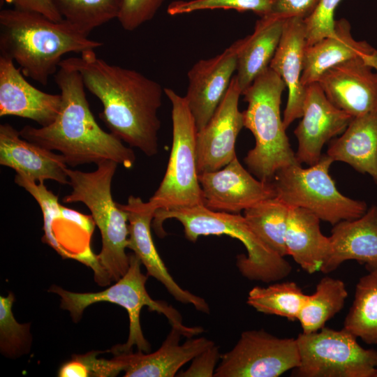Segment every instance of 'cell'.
Segmentation results:
<instances>
[{"label": "cell", "mask_w": 377, "mask_h": 377, "mask_svg": "<svg viewBox=\"0 0 377 377\" xmlns=\"http://www.w3.org/2000/svg\"><path fill=\"white\" fill-rule=\"evenodd\" d=\"M235 42L222 53L196 62L188 72L186 96L197 131L209 121L223 98L237 69Z\"/></svg>", "instance_id": "obj_17"}, {"label": "cell", "mask_w": 377, "mask_h": 377, "mask_svg": "<svg viewBox=\"0 0 377 377\" xmlns=\"http://www.w3.org/2000/svg\"><path fill=\"white\" fill-rule=\"evenodd\" d=\"M77 70L85 89L101 103L100 117L110 133L147 156L158 153V110L164 89L141 73L111 64L95 50L63 59Z\"/></svg>", "instance_id": "obj_1"}, {"label": "cell", "mask_w": 377, "mask_h": 377, "mask_svg": "<svg viewBox=\"0 0 377 377\" xmlns=\"http://www.w3.org/2000/svg\"><path fill=\"white\" fill-rule=\"evenodd\" d=\"M54 80L62 98L57 117L46 126H24L20 131L21 136L59 151L71 167L113 161L131 168L135 161L133 150L99 126L90 110L80 73L62 60Z\"/></svg>", "instance_id": "obj_2"}, {"label": "cell", "mask_w": 377, "mask_h": 377, "mask_svg": "<svg viewBox=\"0 0 377 377\" xmlns=\"http://www.w3.org/2000/svg\"><path fill=\"white\" fill-rule=\"evenodd\" d=\"M198 179L204 206L213 211L239 214L276 197L273 182L254 178L237 156L220 170L199 174Z\"/></svg>", "instance_id": "obj_12"}, {"label": "cell", "mask_w": 377, "mask_h": 377, "mask_svg": "<svg viewBox=\"0 0 377 377\" xmlns=\"http://www.w3.org/2000/svg\"><path fill=\"white\" fill-rule=\"evenodd\" d=\"M119 205L128 215L127 248L131 249L140 258L147 269V275L161 282L177 301L192 304L196 310L209 313L210 308L206 300L183 289L169 273L158 254L150 228L155 208L149 202H143L140 198L133 195L128 197L126 204Z\"/></svg>", "instance_id": "obj_15"}, {"label": "cell", "mask_w": 377, "mask_h": 377, "mask_svg": "<svg viewBox=\"0 0 377 377\" xmlns=\"http://www.w3.org/2000/svg\"><path fill=\"white\" fill-rule=\"evenodd\" d=\"M63 20L89 36L95 28L117 19L122 0H52Z\"/></svg>", "instance_id": "obj_31"}, {"label": "cell", "mask_w": 377, "mask_h": 377, "mask_svg": "<svg viewBox=\"0 0 377 377\" xmlns=\"http://www.w3.org/2000/svg\"><path fill=\"white\" fill-rule=\"evenodd\" d=\"M357 58L365 59L377 68V50L365 40H356L346 19L335 20L330 36L306 47L301 82L306 87L317 82L329 68Z\"/></svg>", "instance_id": "obj_21"}, {"label": "cell", "mask_w": 377, "mask_h": 377, "mask_svg": "<svg viewBox=\"0 0 377 377\" xmlns=\"http://www.w3.org/2000/svg\"><path fill=\"white\" fill-rule=\"evenodd\" d=\"M14 63L0 55V117L16 116L33 120L42 127L50 125L60 111L61 95L34 87Z\"/></svg>", "instance_id": "obj_18"}, {"label": "cell", "mask_w": 377, "mask_h": 377, "mask_svg": "<svg viewBox=\"0 0 377 377\" xmlns=\"http://www.w3.org/2000/svg\"><path fill=\"white\" fill-rule=\"evenodd\" d=\"M376 377H377V373H376Z\"/></svg>", "instance_id": "obj_40"}, {"label": "cell", "mask_w": 377, "mask_h": 377, "mask_svg": "<svg viewBox=\"0 0 377 377\" xmlns=\"http://www.w3.org/2000/svg\"><path fill=\"white\" fill-rule=\"evenodd\" d=\"M119 164L105 161L92 172L67 168L72 191L63 198L65 203L82 202L89 209L102 238V249L96 256L99 272L95 277L100 286L117 281L129 267L126 253L128 241L126 212L115 202L111 193L112 180Z\"/></svg>", "instance_id": "obj_4"}, {"label": "cell", "mask_w": 377, "mask_h": 377, "mask_svg": "<svg viewBox=\"0 0 377 377\" xmlns=\"http://www.w3.org/2000/svg\"><path fill=\"white\" fill-rule=\"evenodd\" d=\"M320 0H272L269 15L306 19L316 9Z\"/></svg>", "instance_id": "obj_36"}, {"label": "cell", "mask_w": 377, "mask_h": 377, "mask_svg": "<svg viewBox=\"0 0 377 377\" xmlns=\"http://www.w3.org/2000/svg\"><path fill=\"white\" fill-rule=\"evenodd\" d=\"M299 364L296 339L279 338L264 330H246L221 355L214 376L279 377Z\"/></svg>", "instance_id": "obj_11"}, {"label": "cell", "mask_w": 377, "mask_h": 377, "mask_svg": "<svg viewBox=\"0 0 377 377\" xmlns=\"http://www.w3.org/2000/svg\"><path fill=\"white\" fill-rule=\"evenodd\" d=\"M286 19L269 15L260 17L253 34L235 41L237 64L235 77L242 93L269 66Z\"/></svg>", "instance_id": "obj_25"}, {"label": "cell", "mask_w": 377, "mask_h": 377, "mask_svg": "<svg viewBox=\"0 0 377 377\" xmlns=\"http://www.w3.org/2000/svg\"><path fill=\"white\" fill-rule=\"evenodd\" d=\"M102 45L64 20L54 21L15 8L0 11V55L11 59L24 76L42 85L57 73L64 55Z\"/></svg>", "instance_id": "obj_3"}, {"label": "cell", "mask_w": 377, "mask_h": 377, "mask_svg": "<svg viewBox=\"0 0 377 377\" xmlns=\"http://www.w3.org/2000/svg\"><path fill=\"white\" fill-rule=\"evenodd\" d=\"M290 207L277 197L245 209L244 217L258 237L273 251L288 256L286 232Z\"/></svg>", "instance_id": "obj_27"}, {"label": "cell", "mask_w": 377, "mask_h": 377, "mask_svg": "<svg viewBox=\"0 0 377 377\" xmlns=\"http://www.w3.org/2000/svg\"><path fill=\"white\" fill-rule=\"evenodd\" d=\"M308 295L293 281L255 286L249 292L246 303L260 313L289 320H298Z\"/></svg>", "instance_id": "obj_30"}, {"label": "cell", "mask_w": 377, "mask_h": 377, "mask_svg": "<svg viewBox=\"0 0 377 377\" xmlns=\"http://www.w3.org/2000/svg\"><path fill=\"white\" fill-rule=\"evenodd\" d=\"M320 221L309 210L290 207L286 232L288 256L309 274L320 271L331 253L330 237L322 233Z\"/></svg>", "instance_id": "obj_26"}, {"label": "cell", "mask_w": 377, "mask_h": 377, "mask_svg": "<svg viewBox=\"0 0 377 377\" xmlns=\"http://www.w3.org/2000/svg\"><path fill=\"white\" fill-rule=\"evenodd\" d=\"M164 93L172 105V144L167 169L149 202L158 209L204 205L196 158L197 128L185 97L170 88Z\"/></svg>", "instance_id": "obj_9"}, {"label": "cell", "mask_w": 377, "mask_h": 377, "mask_svg": "<svg viewBox=\"0 0 377 377\" xmlns=\"http://www.w3.org/2000/svg\"><path fill=\"white\" fill-rule=\"evenodd\" d=\"M355 286L343 328L370 345H377V269L368 271Z\"/></svg>", "instance_id": "obj_29"}, {"label": "cell", "mask_w": 377, "mask_h": 377, "mask_svg": "<svg viewBox=\"0 0 377 377\" xmlns=\"http://www.w3.org/2000/svg\"><path fill=\"white\" fill-rule=\"evenodd\" d=\"M58 376L60 377H87L89 376V372L80 355H75L70 361L62 364L59 370Z\"/></svg>", "instance_id": "obj_39"}, {"label": "cell", "mask_w": 377, "mask_h": 377, "mask_svg": "<svg viewBox=\"0 0 377 377\" xmlns=\"http://www.w3.org/2000/svg\"><path fill=\"white\" fill-rule=\"evenodd\" d=\"M302 120L294 131L298 142L295 156L300 164H316L323 146L341 135L354 118L336 107L318 82L306 85Z\"/></svg>", "instance_id": "obj_13"}, {"label": "cell", "mask_w": 377, "mask_h": 377, "mask_svg": "<svg viewBox=\"0 0 377 377\" xmlns=\"http://www.w3.org/2000/svg\"><path fill=\"white\" fill-rule=\"evenodd\" d=\"M326 154L368 174L377 184V110L354 117L339 137L330 141Z\"/></svg>", "instance_id": "obj_24"}, {"label": "cell", "mask_w": 377, "mask_h": 377, "mask_svg": "<svg viewBox=\"0 0 377 377\" xmlns=\"http://www.w3.org/2000/svg\"><path fill=\"white\" fill-rule=\"evenodd\" d=\"M286 87L281 77L268 67L242 95L248 106L243 111L244 127L255 138L244 162L249 171L264 182H272L276 172L299 163L286 133L280 106Z\"/></svg>", "instance_id": "obj_6"}, {"label": "cell", "mask_w": 377, "mask_h": 377, "mask_svg": "<svg viewBox=\"0 0 377 377\" xmlns=\"http://www.w3.org/2000/svg\"><path fill=\"white\" fill-rule=\"evenodd\" d=\"M14 295L0 297V348L3 354L16 357L27 353L31 343L29 324L18 323L12 313Z\"/></svg>", "instance_id": "obj_32"}, {"label": "cell", "mask_w": 377, "mask_h": 377, "mask_svg": "<svg viewBox=\"0 0 377 377\" xmlns=\"http://www.w3.org/2000/svg\"><path fill=\"white\" fill-rule=\"evenodd\" d=\"M317 82L336 107L353 117L377 110V68L364 59L337 64Z\"/></svg>", "instance_id": "obj_16"}, {"label": "cell", "mask_w": 377, "mask_h": 377, "mask_svg": "<svg viewBox=\"0 0 377 377\" xmlns=\"http://www.w3.org/2000/svg\"><path fill=\"white\" fill-rule=\"evenodd\" d=\"M341 0H320L315 11L304 19L306 46L330 36L334 31V12Z\"/></svg>", "instance_id": "obj_34"}, {"label": "cell", "mask_w": 377, "mask_h": 377, "mask_svg": "<svg viewBox=\"0 0 377 377\" xmlns=\"http://www.w3.org/2000/svg\"><path fill=\"white\" fill-rule=\"evenodd\" d=\"M129 267L126 274L108 288L98 293H78L67 291L53 285L50 292L58 294L61 298V307L68 310L75 322L82 316L83 311L89 305L101 302L117 304L124 307L129 318V334L127 341L110 350L113 354L132 351L133 346L138 350L149 353L151 346L145 338L140 322V314L143 306L149 311L164 315L171 327L179 330L182 336L191 338L204 332L201 327H188L184 325L179 312L164 301L153 300L148 294L145 283L148 275L141 272L140 258L133 253L129 254Z\"/></svg>", "instance_id": "obj_7"}, {"label": "cell", "mask_w": 377, "mask_h": 377, "mask_svg": "<svg viewBox=\"0 0 377 377\" xmlns=\"http://www.w3.org/2000/svg\"><path fill=\"white\" fill-rule=\"evenodd\" d=\"M0 164L37 183L68 184L64 157L23 138L9 124L0 125Z\"/></svg>", "instance_id": "obj_19"}, {"label": "cell", "mask_w": 377, "mask_h": 377, "mask_svg": "<svg viewBox=\"0 0 377 377\" xmlns=\"http://www.w3.org/2000/svg\"><path fill=\"white\" fill-rule=\"evenodd\" d=\"M333 162L325 154L306 168L297 163L280 169L272 180L276 197L290 207L309 210L333 226L362 216L368 209L367 203L338 191L329 172Z\"/></svg>", "instance_id": "obj_8"}, {"label": "cell", "mask_w": 377, "mask_h": 377, "mask_svg": "<svg viewBox=\"0 0 377 377\" xmlns=\"http://www.w3.org/2000/svg\"><path fill=\"white\" fill-rule=\"evenodd\" d=\"M330 239L331 253L323 273H330L350 260L364 265L368 271L377 269V205L357 219L335 224Z\"/></svg>", "instance_id": "obj_22"}, {"label": "cell", "mask_w": 377, "mask_h": 377, "mask_svg": "<svg viewBox=\"0 0 377 377\" xmlns=\"http://www.w3.org/2000/svg\"><path fill=\"white\" fill-rule=\"evenodd\" d=\"M306 47L304 19L286 18L279 45L269 66L281 77L288 90L283 118L286 129L302 115L306 87L301 82V77Z\"/></svg>", "instance_id": "obj_20"}, {"label": "cell", "mask_w": 377, "mask_h": 377, "mask_svg": "<svg viewBox=\"0 0 377 377\" xmlns=\"http://www.w3.org/2000/svg\"><path fill=\"white\" fill-rule=\"evenodd\" d=\"M181 332L172 327L160 348L154 353H125V377H173L182 366L214 343L204 337L188 338L179 344Z\"/></svg>", "instance_id": "obj_23"}, {"label": "cell", "mask_w": 377, "mask_h": 377, "mask_svg": "<svg viewBox=\"0 0 377 377\" xmlns=\"http://www.w3.org/2000/svg\"><path fill=\"white\" fill-rule=\"evenodd\" d=\"M242 91L233 76L230 86L208 123L196 135L198 175L221 169L233 160L236 139L244 127L242 112L239 110Z\"/></svg>", "instance_id": "obj_14"}, {"label": "cell", "mask_w": 377, "mask_h": 377, "mask_svg": "<svg viewBox=\"0 0 377 377\" xmlns=\"http://www.w3.org/2000/svg\"><path fill=\"white\" fill-rule=\"evenodd\" d=\"M221 356L219 347L214 344L195 357L190 367L186 370L178 372L177 376L212 377Z\"/></svg>", "instance_id": "obj_37"}, {"label": "cell", "mask_w": 377, "mask_h": 377, "mask_svg": "<svg viewBox=\"0 0 377 377\" xmlns=\"http://www.w3.org/2000/svg\"><path fill=\"white\" fill-rule=\"evenodd\" d=\"M14 8L40 13L54 21L63 18L57 12L52 0H4Z\"/></svg>", "instance_id": "obj_38"}, {"label": "cell", "mask_w": 377, "mask_h": 377, "mask_svg": "<svg viewBox=\"0 0 377 377\" xmlns=\"http://www.w3.org/2000/svg\"><path fill=\"white\" fill-rule=\"evenodd\" d=\"M272 0H191L175 1L169 4L170 15L189 13L206 9H233L239 12L252 11L260 17L269 13Z\"/></svg>", "instance_id": "obj_33"}, {"label": "cell", "mask_w": 377, "mask_h": 377, "mask_svg": "<svg viewBox=\"0 0 377 377\" xmlns=\"http://www.w3.org/2000/svg\"><path fill=\"white\" fill-rule=\"evenodd\" d=\"M348 297L344 282L325 276L316 285L315 292L307 295L298 320L303 333L315 332L343 307Z\"/></svg>", "instance_id": "obj_28"}, {"label": "cell", "mask_w": 377, "mask_h": 377, "mask_svg": "<svg viewBox=\"0 0 377 377\" xmlns=\"http://www.w3.org/2000/svg\"><path fill=\"white\" fill-rule=\"evenodd\" d=\"M296 341L300 364L292 376L376 377L377 350L362 347L344 328L324 327L315 332H302Z\"/></svg>", "instance_id": "obj_10"}, {"label": "cell", "mask_w": 377, "mask_h": 377, "mask_svg": "<svg viewBox=\"0 0 377 377\" xmlns=\"http://www.w3.org/2000/svg\"><path fill=\"white\" fill-rule=\"evenodd\" d=\"M174 219L184 227L186 238L195 242L200 236L227 235L240 241L247 255L237 256L241 274L250 281L271 283L287 277L291 265L267 246L251 228L244 216L211 210L204 205L155 212L153 226L157 235L165 236L163 223Z\"/></svg>", "instance_id": "obj_5"}, {"label": "cell", "mask_w": 377, "mask_h": 377, "mask_svg": "<svg viewBox=\"0 0 377 377\" xmlns=\"http://www.w3.org/2000/svg\"><path fill=\"white\" fill-rule=\"evenodd\" d=\"M165 0H122L117 20L122 28L133 31L151 20Z\"/></svg>", "instance_id": "obj_35"}]
</instances>
